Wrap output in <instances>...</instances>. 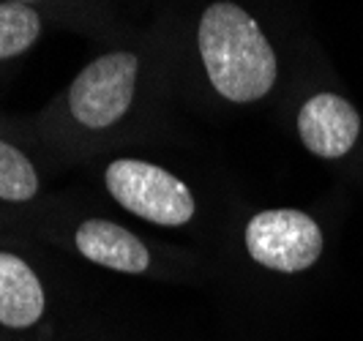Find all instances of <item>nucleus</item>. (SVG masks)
I'll list each match as a JSON object with an SVG mask.
<instances>
[{"instance_id":"1","label":"nucleus","mask_w":363,"mask_h":341,"mask_svg":"<svg viewBox=\"0 0 363 341\" xmlns=\"http://www.w3.org/2000/svg\"><path fill=\"white\" fill-rule=\"evenodd\" d=\"M200 55L211 85L230 101L249 104L276 82V55L255 17L235 3H213L200 19Z\"/></svg>"},{"instance_id":"2","label":"nucleus","mask_w":363,"mask_h":341,"mask_svg":"<svg viewBox=\"0 0 363 341\" xmlns=\"http://www.w3.org/2000/svg\"><path fill=\"white\" fill-rule=\"evenodd\" d=\"M107 189L126 211L162 227H181L194 216L189 186L156 164L118 159L107 167Z\"/></svg>"},{"instance_id":"3","label":"nucleus","mask_w":363,"mask_h":341,"mask_svg":"<svg viewBox=\"0 0 363 341\" xmlns=\"http://www.w3.org/2000/svg\"><path fill=\"white\" fill-rule=\"evenodd\" d=\"M246 249L252 259L279 273L311 268L323 254V233L301 211H262L246 224Z\"/></svg>"},{"instance_id":"4","label":"nucleus","mask_w":363,"mask_h":341,"mask_svg":"<svg viewBox=\"0 0 363 341\" xmlns=\"http://www.w3.org/2000/svg\"><path fill=\"white\" fill-rule=\"evenodd\" d=\"M137 57L131 52H109L96 57L77 74L69 90L72 115L88 128H107L121 121L134 99Z\"/></svg>"},{"instance_id":"5","label":"nucleus","mask_w":363,"mask_h":341,"mask_svg":"<svg viewBox=\"0 0 363 341\" xmlns=\"http://www.w3.org/2000/svg\"><path fill=\"white\" fill-rule=\"evenodd\" d=\"M298 134L314 156L342 159L361 134V118L347 99L336 93H320L298 112Z\"/></svg>"},{"instance_id":"6","label":"nucleus","mask_w":363,"mask_h":341,"mask_svg":"<svg viewBox=\"0 0 363 341\" xmlns=\"http://www.w3.org/2000/svg\"><path fill=\"white\" fill-rule=\"evenodd\" d=\"M77 249L96 265L121 273H145L150 254L145 243L107 218H91L77 230Z\"/></svg>"},{"instance_id":"7","label":"nucleus","mask_w":363,"mask_h":341,"mask_svg":"<svg viewBox=\"0 0 363 341\" xmlns=\"http://www.w3.org/2000/svg\"><path fill=\"white\" fill-rule=\"evenodd\" d=\"M44 314V289L30 265L0 252V323L9 328H30Z\"/></svg>"},{"instance_id":"8","label":"nucleus","mask_w":363,"mask_h":341,"mask_svg":"<svg viewBox=\"0 0 363 341\" xmlns=\"http://www.w3.org/2000/svg\"><path fill=\"white\" fill-rule=\"evenodd\" d=\"M38 33H41V19L30 6L19 0L0 3V60L30 50Z\"/></svg>"},{"instance_id":"9","label":"nucleus","mask_w":363,"mask_h":341,"mask_svg":"<svg viewBox=\"0 0 363 341\" xmlns=\"http://www.w3.org/2000/svg\"><path fill=\"white\" fill-rule=\"evenodd\" d=\"M38 191V175L28 156L11 147L9 142H0V199L9 202H25Z\"/></svg>"},{"instance_id":"10","label":"nucleus","mask_w":363,"mask_h":341,"mask_svg":"<svg viewBox=\"0 0 363 341\" xmlns=\"http://www.w3.org/2000/svg\"><path fill=\"white\" fill-rule=\"evenodd\" d=\"M19 3H25V0H19Z\"/></svg>"}]
</instances>
